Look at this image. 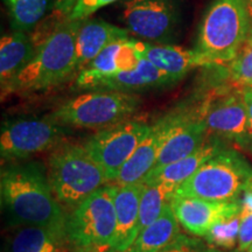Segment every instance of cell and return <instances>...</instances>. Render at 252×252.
<instances>
[{"instance_id":"6da1fadb","label":"cell","mask_w":252,"mask_h":252,"mask_svg":"<svg viewBox=\"0 0 252 252\" xmlns=\"http://www.w3.org/2000/svg\"><path fill=\"white\" fill-rule=\"evenodd\" d=\"M0 198L9 225L65 230L67 214L39 161L9 163L0 173Z\"/></svg>"},{"instance_id":"7a4b0ae2","label":"cell","mask_w":252,"mask_h":252,"mask_svg":"<svg viewBox=\"0 0 252 252\" xmlns=\"http://www.w3.org/2000/svg\"><path fill=\"white\" fill-rule=\"evenodd\" d=\"M83 20H65L42 45L12 82L4 94L46 90L75 74V45Z\"/></svg>"},{"instance_id":"3957f363","label":"cell","mask_w":252,"mask_h":252,"mask_svg":"<svg viewBox=\"0 0 252 252\" xmlns=\"http://www.w3.org/2000/svg\"><path fill=\"white\" fill-rule=\"evenodd\" d=\"M47 173L56 200L64 207H77L97 189L109 184L103 167L84 145L65 141L50 152Z\"/></svg>"},{"instance_id":"277c9868","label":"cell","mask_w":252,"mask_h":252,"mask_svg":"<svg viewBox=\"0 0 252 252\" xmlns=\"http://www.w3.org/2000/svg\"><path fill=\"white\" fill-rule=\"evenodd\" d=\"M249 31L244 0H215L203 15L195 50L208 65L230 63L247 41Z\"/></svg>"},{"instance_id":"5b68a950","label":"cell","mask_w":252,"mask_h":252,"mask_svg":"<svg viewBox=\"0 0 252 252\" xmlns=\"http://www.w3.org/2000/svg\"><path fill=\"white\" fill-rule=\"evenodd\" d=\"M116 189L115 184L103 186L67 215L65 236L76 252L111 251L117 228Z\"/></svg>"},{"instance_id":"8992f818","label":"cell","mask_w":252,"mask_h":252,"mask_svg":"<svg viewBox=\"0 0 252 252\" xmlns=\"http://www.w3.org/2000/svg\"><path fill=\"white\" fill-rule=\"evenodd\" d=\"M251 182V163L237 151L225 147L179 186L174 195L209 201H236Z\"/></svg>"},{"instance_id":"52a82bcc","label":"cell","mask_w":252,"mask_h":252,"mask_svg":"<svg viewBox=\"0 0 252 252\" xmlns=\"http://www.w3.org/2000/svg\"><path fill=\"white\" fill-rule=\"evenodd\" d=\"M138 94L113 90H89L59 105L49 116L62 126L102 128L126 121L139 109Z\"/></svg>"},{"instance_id":"ba28073f","label":"cell","mask_w":252,"mask_h":252,"mask_svg":"<svg viewBox=\"0 0 252 252\" xmlns=\"http://www.w3.org/2000/svg\"><path fill=\"white\" fill-rule=\"evenodd\" d=\"M65 126L53 119H15L1 126L0 156L2 162L27 159L54 150L64 141Z\"/></svg>"},{"instance_id":"9c48e42d","label":"cell","mask_w":252,"mask_h":252,"mask_svg":"<svg viewBox=\"0 0 252 252\" xmlns=\"http://www.w3.org/2000/svg\"><path fill=\"white\" fill-rule=\"evenodd\" d=\"M151 126L145 122L126 119L98 130L84 143L88 152L103 167L109 184L117 178L122 166L127 161Z\"/></svg>"},{"instance_id":"30bf717a","label":"cell","mask_w":252,"mask_h":252,"mask_svg":"<svg viewBox=\"0 0 252 252\" xmlns=\"http://www.w3.org/2000/svg\"><path fill=\"white\" fill-rule=\"evenodd\" d=\"M204 122L208 133L252 146L250 122L242 90L224 93L204 102Z\"/></svg>"},{"instance_id":"8fae6325","label":"cell","mask_w":252,"mask_h":252,"mask_svg":"<svg viewBox=\"0 0 252 252\" xmlns=\"http://www.w3.org/2000/svg\"><path fill=\"white\" fill-rule=\"evenodd\" d=\"M208 128L204 122V103L195 110L176 111L175 122L163 141L152 171L190 156L204 143Z\"/></svg>"},{"instance_id":"7c38bea8","label":"cell","mask_w":252,"mask_h":252,"mask_svg":"<svg viewBox=\"0 0 252 252\" xmlns=\"http://www.w3.org/2000/svg\"><path fill=\"white\" fill-rule=\"evenodd\" d=\"M122 18L131 34L154 41L168 36L176 24L169 0H126Z\"/></svg>"},{"instance_id":"4fadbf2b","label":"cell","mask_w":252,"mask_h":252,"mask_svg":"<svg viewBox=\"0 0 252 252\" xmlns=\"http://www.w3.org/2000/svg\"><path fill=\"white\" fill-rule=\"evenodd\" d=\"M171 206L182 228L198 237H204L217 223L241 214V198L236 201H209L174 195Z\"/></svg>"},{"instance_id":"5bb4252c","label":"cell","mask_w":252,"mask_h":252,"mask_svg":"<svg viewBox=\"0 0 252 252\" xmlns=\"http://www.w3.org/2000/svg\"><path fill=\"white\" fill-rule=\"evenodd\" d=\"M144 47L143 41L128 37L111 43L78 72L75 86L78 89L87 90L93 82L99 78L134 69L144 58Z\"/></svg>"},{"instance_id":"9a60e30c","label":"cell","mask_w":252,"mask_h":252,"mask_svg":"<svg viewBox=\"0 0 252 252\" xmlns=\"http://www.w3.org/2000/svg\"><path fill=\"white\" fill-rule=\"evenodd\" d=\"M175 117L176 111L168 113L153 126H151L150 132L138 145L127 161L122 166L117 178L112 184L122 187V186L134 185L144 181V179L156 165L160 149L174 124Z\"/></svg>"},{"instance_id":"2e32d148","label":"cell","mask_w":252,"mask_h":252,"mask_svg":"<svg viewBox=\"0 0 252 252\" xmlns=\"http://www.w3.org/2000/svg\"><path fill=\"white\" fill-rule=\"evenodd\" d=\"M178 82L159 70L149 60L143 58L139 64L131 70H123L93 82L87 90H113L123 93H138L156 88L171 86Z\"/></svg>"},{"instance_id":"e0dca14e","label":"cell","mask_w":252,"mask_h":252,"mask_svg":"<svg viewBox=\"0 0 252 252\" xmlns=\"http://www.w3.org/2000/svg\"><path fill=\"white\" fill-rule=\"evenodd\" d=\"M127 30H123L100 19L83 20L77 32L75 45V70L80 72L104 48L118 40L127 39Z\"/></svg>"},{"instance_id":"ac0fdd59","label":"cell","mask_w":252,"mask_h":252,"mask_svg":"<svg viewBox=\"0 0 252 252\" xmlns=\"http://www.w3.org/2000/svg\"><path fill=\"white\" fill-rule=\"evenodd\" d=\"M144 189V182L122 187L117 186L115 193L117 228L110 252H125L135 241V228L139 219L140 200Z\"/></svg>"},{"instance_id":"d6986e66","label":"cell","mask_w":252,"mask_h":252,"mask_svg":"<svg viewBox=\"0 0 252 252\" xmlns=\"http://www.w3.org/2000/svg\"><path fill=\"white\" fill-rule=\"evenodd\" d=\"M223 149H225L224 144L215 135L213 139L207 138L204 143L190 156L169 163L158 171H151L143 182L144 184L161 182L176 191L179 186L187 181L207 160L220 152Z\"/></svg>"},{"instance_id":"ffe728a7","label":"cell","mask_w":252,"mask_h":252,"mask_svg":"<svg viewBox=\"0 0 252 252\" xmlns=\"http://www.w3.org/2000/svg\"><path fill=\"white\" fill-rule=\"evenodd\" d=\"M143 55L154 67L176 81H180L195 68L208 65V62L196 50L185 49L179 46L151 45L145 42Z\"/></svg>"},{"instance_id":"44dd1931","label":"cell","mask_w":252,"mask_h":252,"mask_svg":"<svg viewBox=\"0 0 252 252\" xmlns=\"http://www.w3.org/2000/svg\"><path fill=\"white\" fill-rule=\"evenodd\" d=\"M36 48L26 32L14 31L0 41V83L1 94L11 86L15 76L35 55Z\"/></svg>"},{"instance_id":"7402d4cb","label":"cell","mask_w":252,"mask_h":252,"mask_svg":"<svg viewBox=\"0 0 252 252\" xmlns=\"http://www.w3.org/2000/svg\"><path fill=\"white\" fill-rule=\"evenodd\" d=\"M65 230L24 225L14 228L7 241V252H65Z\"/></svg>"},{"instance_id":"603a6c76","label":"cell","mask_w":252,"mask_h":252,"mask_svg":"<svg viewBox=\"0 0 252 252\" xmlns=\"http://www.w3.org/2000/svg\"><path fill=\"white\" fill-rule=\"evenodd\" d=\"M180 226L169 202L161 216L145 228L125 252H160L181 235Z\"/></svg>"},{"instance_id":"cb8c5ba5","label":"cell","mask_w":252,"mask_h":252,"mask_svg":"<svg viewBox=\"0 0 252 252\" xmlns=\"http://www.w3.org/2000/svg\"><path fill=\"white\" fill-rule=\"evenodd\" d=\"M174 189L167 187L161 182L145 184L144 193L141 195L139 219L135 228V238L145 228L152 224L161 216L167 204L174 196Z\"/></svg>"},{"instance_id":"d4e9b609","label":"cell","mask_w":252,"mask_h":252,"mask_svg":"<svg viewBox=\"0 0 252 252\" xmlns=\"http://www.w3.org/2000/svg\"><path fill=\"white\" fill-rule=\"evenodd\" d=\"M14 31L27 32L36 26L48 8L49 0H6Z\"/></svg>"},{"instance_id":"484cf974","label":"cell","mask_w":252,"mask_h":252,"mask_svg":"<svg viewBox=\"0 0 252 252\" xmlns=\"http://www.w3.org/2000/svg\"><path fill=\"white\" fill-rule=\"evenodd\" d=\"M241 220V214H239L232 219L217 223L208 231L204 238L214 248L234 249L236 244H238Z\"/></svg>"},{"instance_id":"4316f807","label":"cell","mask_w":252,"mask_h":252,"mask_svg":"<svg viewBox=\"0 0 252 252\" xmlns=\"http://www.w3.org/2000/svg\"><path fill=\"white\" fill-rule=\"evenodd\" d=\"M229 64L230 77L235 84L239 88L252 87V35H248L237 56Z\"/></svg>"},{"instance_id":"83f0119b","label":"cell","mask_w":252,"mask_h":252,"mask_svg":"<svg viewBox=\"0 0 252 252\" xmlns=\"http://www.w3.org/2000/svg\"><path fill=\"white\" fill-rule=\"evenodd\" d=\"M115 1L117 0H78L70 14L68 15V20H86L99 8Z\"/></svg>"},{"instance_id":"f1b7e54d","label":"cell","mask_w":252,"mask_h":252,"mask_svg":"<svg viewBox=\"0 0 252 252\" xmlns=\"http://www.w3.org/2000/svg\"><path fill=\"white\" fill-rule=\"evenodd\" d=\"M207 247L194 237L187 235H180L168 247L160 252H204Z\"/></svg>"},{"instance_id":"f546056e","label":"cell","mask_w":252,"mask_h":252,"mask_svg":"<svg viewBox=\"0 0 252 252\" xmlns=\"http://www.w3.org/2000/svg\"><path fill=\"white\" fill-rule=\"evenodd\" d=\"M241 220L237 249L241 251H248L252 244V212L241 213Z\"/></svg>"},{"instance_id":"4dcf8cb0","label":"cell","mask_w":252,"mask_h":252,"mask_svg":"<svg viewBox=\"0 0 252 252\" xmlns=\"http://www.w3.org/2000/svg\"><path fill=\"white\" fill-rule=\"evenodd\" d=\"M77 1L78 0H54V4H53L54 11H53V13L68 19V15L70 14Z\"/></svg>"},{"instance_id":"1f68e13d","label":"cell","mask_w":252,"mask_h":252,"mask_svg":"<svg viewBox=\"0 0 252 252\" xmlns=\"http://www.w3.org/2000/svg\"><path fill=\"white\" fill-rule=\"evenodd\" d=\"M241 90H242V96H243L245 106H247L249 122H250L251 137H252V87L241 88ZM251 149H252V146H251Z\"/></svg>"},{"instance_id":"d6a6232c","label":"cell","mask_w":252,"mask_h":252,"mask_svg":"<svg viewBox=\"0 0 252 252\" xmlns=\"http://www.w3.org/2000/svg\"><path fill=\"white\" fill-rule=\"evenodd\" d=\"M245 5H247V11L250 19V27H252V0H244Z\"/></svg>"},{"instance_id":"836d02e7","label":"cell","mask_w":252,"mask_h":252,"mask_svg":"<svg viewBox=\"0 0 252 252\" xmlns=\"http://www.w3.org/2000/svg\"><path fill=\"white\" fill-rule=\"evenodd\" d=\"M204 252H223V251H220L219 249L212 247V248H207L206 250H204Z\"/></svg>"},{"instance_id":"e575fe53","label":"cell","mask_w":252,"mask_h":252,"mask_svg":"<svg viewBox=\"0 0 252 252\" xmlns=\"http://www.w3.org/2000/svg\"><path fill=\"white\" fill-rule=\"evenodd\" d=\"M231 252H248V251H241V250H238V249H236V250L231 251Z\"/></svg>"},{"instance_id":"d590c367","label":"cell","mask_w":252,"mask_h":252,"mask_svg":"<svg viewBox=\"0 0 252 252\" xmlns=\"http://www.w3.org/2000/svg\"><path fill=\"white\" fill-rule=\"evenodd\" d=\"M249 35H252V27H250V31H249Z\"/></svg>"},{"instance_id":"8d00e7d4","label":"cell","mask_w":252,"mask_h":252,"mask_svg":"<svg viewBox=\"0 0 252 252\" xmlns=\"http://www.w3.org/2000/svg\"><path fill=\"white\" fill-rule=\"evenodd\" d=\"M248 252H252V244H251V247H250V249H249V250H248Z\"/></svg>"}]
</instances>
